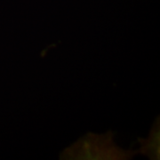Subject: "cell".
Masks as SVG:
<instances>
[{
  "label": "cell",
  "instance_id": "1",
  "mask_svg": "<svg viewBox=\"0 0 160 160\" xmlns=\"http://www.w3.org/2000/svg\"><path fill=\"white\" fill-rule=\"evenodd\" d=\"M111 135L84 137L72 148L65 152V158H86V159H120L127 158L129 152H124L116 147L111 141Z\"/></svg>",
  "mask_w": 160,
  "mask_h": 160
}]
</instances>
